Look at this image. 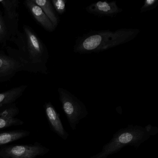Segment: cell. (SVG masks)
I'll list each match as a JSON object with an SVG mask.
<instances>
[{
	"mask_svg": "<svg viewBox=\"0 0 158 158\" xmlns=\"http://www.w3.org/2000/svg\"><path fill=\"white\" fill-rule=\"evenodd\" d=\"M31 132L28 130H10L0 132V147L8 145L16 140L23 139L30 135Z\"/></svg>",
	"mask_w": 158,
	"mask_h": 158,
	"instance_id": "obj_13",
	"label": "cell"
},
{
	"mask_svg": "<svg viewBox=\"0 0 158 158\" xmlns=\"http://www.w3.org/2000/svg\"><path fill=\"white\" fill-rule=\"evenodd\" d=\"M22 71L27 70L19 58L0 50V83L10 81L17 73Z\"/></svg>",
	"mask_w": 158,
	"mask_h": 158,
	"instance_id": "obj_6",
	"label": "cell"
},
{
	"mask_svg": "<svg viewBox=\"0 0 158 158\" xmlns=\"http://www.w3.org/2000/svg\"><path fill=\"white\" fill-rule=\"evenodd\" d=\"M19 113L15 102L0 107V129L23 125L24 121L16 117Z\"/></svg>",
	"mask_w": 158,
	"mask_h": 158,
	"instance_id": "obj_10",
	"label": "cell"
},
{
	"mask_svg": "<svg viewBox=\"0 0 158 158\" xmlns=\"http://www.w3.org/2000/svg\"><path fill=\"white\" fill-rule=\"evenodd\" d=\"M48 123L51 130L64 140L68 139L69 134L65 130L60 117V114L50 102L43 105Z\"/></svg>",
	"mask_w": 158,
	"mask_h": 158,
	"instance_id": "obj_8",
	"label": "cell"
},
{
	"mask_svg": "<svg viewBox=\"0 0 158 158\" xmlns=\"http://www.w3.org/2000/svg\"><path fill=\"white\" fill-rule=\"evenodd\" d=\"M23 30L25 37L23 49L19 51L17 49L6 47V51L20 59L27 72L48 75L47 64L49 53L47 46L31 27L24 25Z\"/></svg>",
	"mask_w": 158,
	"mask_h": 158,
	"instance_id": "obj_2",
	"label": "cell"
},
{
	"mask_svg": "<svg viewBox=\"0 0 158 158\" xmlns=\"http://www.w3.org/2000/svg\"><path fill=\"white\" fill-rule=\"evenodd\" d=\"M140 32L137 28L91 30L76 40L73 52L80 54L101 52L130 42Z\"/></svg>",
	"mask_w": 158,
	"mask_h": 158,
	"instance_id": "obj_1",
	"label": "cell"
},
{
	"mask_svg": "<svg viewBox=\"0 0 158 158\" xmlns=\"http://www.w3.org/2000/svg\"><path fill=\"white\" fill-rule=\"evenodd\" d=\"M85 10L87 12L95 16L110 18H113L123 11V9L118 7L116 1L94 2L86 7Z\"/></svg>",
	"mask_w": 158,
	"mask_h": 158,
	"instance_id": "obj_9",
	"label": "cell"
},
{
	"mask_svg": "<svg viewBox=\"0 0 158 158\" xmlns=\"http://www.w3.org/2000/svg\"><path fill=\"white\" fill-rule=\"evenodd\" d=\"M0 4L4 9L3 19L10 34V41H12L20 32L18 29L20 15L17 12L20 2L18 0H0Z\"/></svg>",
	"mask_w": 158,
	"mask_h": 158,
	"instance_id": "obj_7",
	"label": "cell"
},
{
	"mask_svg": "<svg viewBox=\"0 0 158 158\" xmlns=\"http://www.w3.org/2000/svg\"><path fill=\"white\" fill-rule=\"evenodd\" d=\"M158 133V127L151 124L144 127L129 125L114 134L110 142L103 146L101 151L90 158H107L109 155L117 153L126 146H133L137 149L141 143Z\"/></svg>",
	"mask_w": 158,
	"mask_h": 158,
	"instance_id": "obj_3",
	"label": "cell"
},
{
	"mask_svg": "<svg viewBox=\"0 0 158 158\" xmlns=\"http://www.w3.org/2000/svg\"><path fill=\"white\" fill-rule=\"evenodd\" d=\"M34 3L42 9L44 13L50 20L55 28L60 23V19L58 14L54 10L51 0H32Z\"/></svg>",
	"mask_w": 158,
	"mask_h": 158,
	"instance_id": "obj_14",
	"label": "cell"
},
{
	"mask_svg": "<svg viewBox=\"0 0 158 158\" xmlns=\"http://www.w3.org/2000/svg\"><path fill=\"white\" fill-rule=\"evenodd\" d=\"M54 10L58 15H62L66 12L67 0H51Z\"/></svg>",
	"mask_w": 158,
	"mask_h": 158,
	"instance_id": "obj_16",
	"label": "cell"
},
{
	"mask_svg": "<svg viewBox=\"0 0 158 158\" xmlns=\"http://www.w3.org/2000/svg\"><path fill=\"white\" fill-rule=\"evenodd\" d=\"M50 149L39 142L29 144H11L0 147V158H38Z\"/></svg>",
	"mask_w": 158,
	"mask_h": 158,
	"instance_id": "obj_5",
	"label": "cell"
},
{
	"mask_svg": "<svg viewBox=\"0 0 158 158\" xmlns=\"http://www.w3.org/2000/svg\"><path fill=\"white\" fill-rule=\"evenodd\" d=\"M3 15V13L0 10V44L5 48L7 43L10 40L11 35L5 24Z\"/></svg>",
	"mask_w": 158,
	"mask_h": 158,
	"instance_id": "obj_15",
	"label": "cell"
},
{
	"mask_svg": "<svg viewBox=\"0 0 158 158\" xmlns=\"http://www.w3.org/2000/svg\"><path fill=\"white\" fill-rule=\"evenodd\" d=\"M158 6V0H145L140 9V13H144L156 9Z\"/></svg>",
	"mask_w": 158,
	"mask_h": 158,
	"instance_id": "obj_17",
	"label": "cell"
},
{
	"mask_svg": "<svg viewBox=\"0 0 158 158\" xmlns=\"http://www.w3.org/2000/svg\"><path fill=\"white\" fill-rule=\"evenodd\" d=\"M23 4L37 23L44 30L49 32L55 31L56 28L50 20L44 13L42 9L34 3L32 0H25Z\"/></svg>",
	"mask_w": 158,
	"mask_h": 158,
	"instance_id": "obj_11",
	"label": "cell"
},
{
	"mask_svg": "<svg viewBox=\"0 0 158 158\" xmlns=\"http://www.w3.org/2000/svg\"><path fill=\"white\" fill-rule=\"evenodd\" d=\"M27 88V85H22L0 93V107L15 103L23 96Z\"/></svg>",
	"mask_w": 158,
	"mask_h": 158,
	"instance_id": "obj_12",
	"label": "cell"
},
{
	"mask_svg": "<svg viewBox=\"0 0 158 158\" xmlns=\"http://www.w3.org/2000/svg\"><path fill=\"white\" fill-rule=\"evenodd\" d=\"M58 92L69 125L72 130H75L80 121L88 114L86 107L80 100L67 89L60 87Z\"/></svg>",
	"mask_w": 158,
	"mask_h": 158,
	"instance_id": "obj_4",
	"label": "cell"
}]
</instances>
